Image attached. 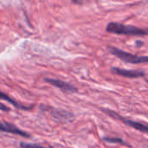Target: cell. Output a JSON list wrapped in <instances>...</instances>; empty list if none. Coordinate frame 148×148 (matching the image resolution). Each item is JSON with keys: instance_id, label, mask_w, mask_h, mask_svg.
I'll return each mask as SVG.
<instances>
[{"instance_id": "5", "label": "cell", "mask_w": 148, "mask_h": 148, "mask_svg": "<svg viewBox=\"0 0 148 148\" xmlns=\"http://www.w3.org/2000/svg\"><path fill=\"white\" fill-rule=\"evenodd\" d=\"M0 132H4V133H9L16 135H19L24 138H29L30 134H28L27 132L20 129L16 126H15L12 123L4 121H0Z\"/></svg>"}, {"instance_id": "4", "label": "cell", "mask_w": 148, "mask_h": 148, "mask_svg": "<svg viewBox=\"0 0 148 148\" xmlns=\"http://www.w3.org/2000/svg\"><path fill=\"white\" fill-rule=\"evenodd\" d=\"M41 110L46 111L50 114L52 118L60 123H65L71 121L72 119L74 118V114L67 110L64 109H59V108H55L53 107H49L45 105H41L40 106Z\"/></svg>"}, {"instance_id": "8", "label": "cell", "mask_w": 148, "mask_h": 148, "mask_svg": "<svg viewBox=\"0 0 148 148\" xmlns=\"http://www.w3.org/2000/svg\"><path fill=\"white\" fill-rule=\"evenodd\" d=\"M0 100H3V101H5L7 102H9L10 104H11L12 106H14L16 109H20V110H25V111H29L31 109H33V108L35 107V105H32V106H24L23 105L22 103L18 102L17 101L14 100L12 97H10V95H8L7 94L0 91Z\"/></svg>"}, {"instance_id": "6", "label": "cell", "mask_w": 148, "mask_h": 148, "mask_svg": "<svg viewBox=\"0 0 148 148\" xmlns=\"http://www.w3.org/2000/svg\"><path fill=\"white\" fill-rule=\"evenodd\" d=\"M44 81L51 84L52 86L61 89L63 92H66V93H77L78 92L77 88H75V86L64 81H62L59 79H53V78H44Z\"/></svg>"}, {"instance_id": "2", "label": "cell", "mask_w": 148, "mask_h": 148, "mask_svg": "<svg viewBox=\"0 0 148 148\" xmlns=\"http://www.w3.org/2000/svg\"><path fill=\"white\" fill-rule=\"evenodd\" d=\"M108 51L115 56L116 57H118L119 59L122 60L123 62H127V63H132V64H140V63H146L147 62V56H137V55H134L132 53L124 51L122 49H120L114 46H108Z\"/></svg>"}, {"instance_id": "11", "label": "cell", "mask_w": 148, "mask_h": 148, "mask_svg": "<svg viewBox=\"0 0 148 148\" xmlns=\"http://www.w3.org/2000/svg\"><path fill=\"white\" fill-rule=\"evenodd\" d=\"M0 110L3 111V112H10V108L9 107H7L6 105H4L3 103H0Z\"/></svg>"}, {"instance_id": "7", "label": "cell", "mask_w": 148, "mask_h": 148, "mask_svg": "<svg viewBox=\"0 0 148 148\" xmlns=\"http://www.w3.org/2000/svg\"><path fill=\"white\" fill-rule=\"evenodd\" d=\"M111 72L114 75L130 78V79H134V78H140L146 75V73L141 70H132V69H121V68H111Z\"/></svg>"}, {"instance_id": "3", "label": "cell", "mask_w": 148, "mask_h": 148, "mask_svg": "<svg viewBox=\"0 0 148 148\" xmlns=\"http://www.w3.org/2000/svg\"><path fill=\"white\" fill-rule=\"evenodd\" d=\"M101 110L105 113L106 114L109 115L110 117H112L113 119H116V120H119L121 121V122H123L126 126H128L132 128H134L140 132H142L144 134H147V126L144 123H140V122H138V121H132L130 119H127L124 116H121L117 112L114 111V110H111V109H108V108H101Z\"/></svg>"}, {"instance_id": "10", "label": "cell", "mask_w": 148, "mask_h": 148, "mask_svg": "<svg viewBox=\"0 0 148 148\" xmlns=\"http://www.w3.org/2000/svg\"><path fill=\"white\" fill-rule=\"evenodd\" d=\"M21 148H53L51 147H44L39 144H33V143H26V142H20Z\"/></svg>"}, {"instance_id": "1", "label": "cell", "mask_w": 148, "mask_h": 148, "mask_svg": "<svg viewBox=\"0 0 148 148\" xmlns=\"http://www.w3.org/2000/svg\"><path fill=\"white\" fill-rule=\"evenodd\" d=\"M106 30L113 34L132 36H145L147 35V29L133 25H127L124 23H116V22L109 23L106 27Z\"/></svg>"}, {"instance_id": "9", "label": "cell", "mask_w": 148, "mask_h": 148, "mask_svg": "<svg viewBox=\"0 0 148 148\" xmlns=\"http://www.w3.org/2000/svg\"><path fill=\"white\" fill-rule=\"evenodd\" d=\"M105 142L110 143V144H121V145H124L126 147H131V146L129 144H127V142H125L121 138H114V137H104L102 139Z\"/></svg>"}]
</instances>
